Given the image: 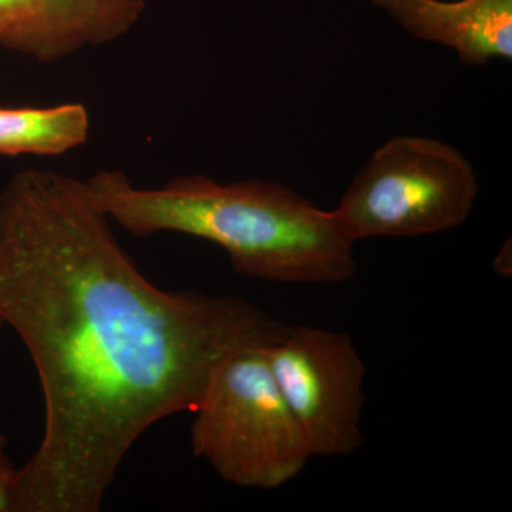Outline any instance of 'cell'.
Segmentation results:
<instances>
[{
    "label": "cell",
    "instance_id": "cell-1",
    "mask_svg": "<svg viewBox=\"0 0 512 512\" xmlns=\"http://www.w3.org/2000/svg\"><path fill=\"white\" fill-rule=\"evenodd\" d=\"M0 316L45 402L15 512H99L150 427L192 412L229 356L291 329L247 299L158 288L86 181L50 170L19 171L0 192Z\"/></svg>",
    "mask_w": 512,
    "mask_h": 512
},
{
    "label": "cell",
    "instance_id": "cell-2",
    "mask_svg": "<svg viewBox=\"0 0 512 512\" xmlns=\"http://www.w3.org/2000/svg\"><path fill=\"white\" fill-rule=\"evenodd\" d=\"M111 222L134 237L190 235L224 249L239 275L285 285H339L356 274L353 247L333 211L265 180L221 184L181 175L163 187L138 188L119 170L86 180Z\"/></svg>",
    "mask_w": 512,
    "mask_h": 512
},
{
    "label": "cell",
    "instance_id": "cell-3",
    "mask_svg": "<svg viewBox=\"0 0 512 512\" xmlns=\"http://www.w3.org/2000/svg\"><path fill=\"white\" fill-rule=\"evenodd\" d=\"M268 348L229 356L192 410V454L227 483L256 490L288 484L313 458L276 386Z\"/></svg>",
    "mask_w": 512,
    "mask_h": 512
},
{
    "label": "cell",
    "instance_id": "cell-4",
    "mask_svg": "<svg viewBox=\"0 0 512 512\" xmlns=\"http://www.w3.org/2000/svg\"><path fill=\"white\" fill-rule=\"evenodd\" d=\"M477 195L476 171L457 148L434 138L397 136L377 148L332 211L353 244L423 237L461 227Z\"/></svg>",
    "mask_w": 512,
    "mask_h": 512
},
{
    "label": "cell",
    "instance_id": "cell-5",
    "mask_svg": "<svg viewBox=\"0 0 512 512\" xmlns=\"http://www.w3.org/2000/svg\"><path fill=\"white\" fill-rule=\"evenodd\" d=\"M268 360L313 457H345L363 447L366 365L349 333L291 326L269 346Z\"/></svg>",
    "mask_w": 512,
    "mask_h": 512
},
{
    "label": "cell",
    "instance_id": "cell-6",
    "mask_svg": "<svg viewBox=\"0 0 512 512\" xmlns=\"http://www.w3.org/2000/svg\"><path fill=\"white\" fill-rule=\"evenodd\" d=\"M147 0H0V49L52 63L107 45L137 25Z\"/></svg>",
    "mask_w": 512,
    "mask_h": 512
},
{
    "label": "cell",
    "instance_id": "cell-7",
    "mask_svg": "<svg viewBox=\"0 0 512 512\" xmlns=\"http://www.w3.org/2000/svg\"><path fill=\"white\" fill-rule=\"evenodd\" d=\"M417 39L450 47L461 62L512 59V0H370Z\"/></svg>",
    "mask_w": 512,
    "mask_h": 512
},
{
    "label": "cell",
    "instance_id": "cell-8",
    "mask_svg": "<svg viewBox=\"0 0 512 512\" xmlns=\"http://www.w3.org/2000/svg\"><path fill=\"white\" fill-rule=\"evenodd\" d=\"M89 131V111L80 103L0 107V156H62L83 146Z\"/></svg>",
    "mask_w": 512,
    "mask_h": 512
},
{
    "label": "cell",
    "instance_id": "cell-9",
    "mask_svg": "<svg viewBox=\"0 0 512 512\" xmlns=\"http://www.w3.org/2000/svg\"><path fill=\"white\" fill-rule=\"evenodd\" d=\"M19 468L10 460L8 439L0 434V512H15Z\"/></svg>",
    "mask_w": 512,
    "mask_h": 512
},
{
    "label": "cell",
    "instance_id": "cell-10",
    "mask_svg": "<svg viewBox=\"0 0 512 512\" xmlns=\"http://www.w3.org/2000/svg\"><path fill=\"white\" fill-rule=\"evenodd\" d=\"M6 323H5V320H3L2 316H0V329L3 328V326H5Z\"/></svg>",
    "mask_w": 512,
    "mask_h": 512
}]
</instances>
